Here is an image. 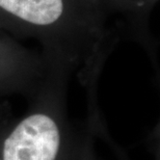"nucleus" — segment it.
Listing matches in <instances>:
<instances>
[{
    "label": "nucleus",
    "mask_w": 160,
    "mask_h": 160,
    "mask_svg": "<svg viewBox=\"0 0 160 160\" xmlns=\"http://www.w3.org/2000/svg\"><path fill=\"white\" fill-rule=\"evenodd\" d=\"M44 83L27 112L0 125V160H80L84 130L69 120L57 76Z\"/></svg>",
    "instance_id": "obj_1"
},
{
    "label": "nucleus",
    "mask_w": 160,
    "mask_h": 160,
    "mask_svg": "<svg viewBox=\"0 0 160 160\" xmlns=\"http://www.w3.org/2000/svg\"><path fill=\"white\" fill-rule=\"evenodd\" d=\"M43 76L40 60L0 43V94L20 92L32 98L44 84Z\"/></svg>",
    "instance_id": "obj_2"
},
{
    "label": "nucleus",
    "mask_w": 160,
    "mask_h": 160,
    "mask_svg": "<svg viewBox=\"0 0 160 160\" xmlns=\"http://www.w3.org/2000/svg\"><path fill=\"white\" fill-rule=\"evenodd\" d=\"M66 9V0H0V11L37 27L58 24Z\"/></svg>",
    "instance_id": "obj_3"
},
{
    "label": "nucleus",
    "mask_w": 160,
    "mask_h": 160,
    "mask_svg": "<svg viewBox=\"0 0 160 160\" xmlns=\"http://www.w3.org/2000/svg\"><path fill=\"white\" fill-rule=\"evenodd\" d=\"M8 116H6V117H8ZM6 117H5V118H6ZM5 118H4V119H5ZM4 119H3V121H4ZM3 121H2V122H3ZM2 122H1V123H0V125L2 124Z\"/></svg>",
    "instance_id": "obj_4"
}]
</instances>
